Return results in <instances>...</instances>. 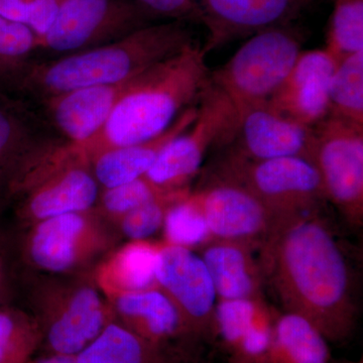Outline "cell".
Returning a JSON list of instances; mask_svg holds the SVG:
<instances>
[{"label": "cell", "instance_id": "cell-26", "mask_svg": "<svg viewBox=\"0 0 363 363\" xmlns=\"http://www.w3.org/2000/svg\"><path fill=\"white\" fill-rule=\"evenodd\" d=\"M330 113L363 125V51L338 62L329 90Z\"/></svg>", "mask_w": 363, "mask_h": 363}, {"label": "cell", "instance_id": "cell-1", "mask_svg": "<svg viewBox=\"0 0 363 363\" xmlns=\"http://www.w3.org/2000/svg\"><path fill=\"white\" fill-rule=\"evenodd\" d=\"M267 264L286 312L307 318L330 340L357 319L352 274L330 227L315 212L279 222L267 238Z\"/></svg>", "mask_w": 363, "mask_h": 363}, {"label": "cell", "instance_id": "cell-6", "mask_svg": "<svg viewBox=\"0 0 363 363\" xmlns=\"http://www.w3.org/2000/svg\"><path fill=\"white\" fill-rule=\"evenodd\" d=\"M213 177L247 189L281 220L315 212L326 200L316 166L304 157L252 161L226 150Z\"/></svg>", "mask_w": 363, "mask_h": 363}, {"label": "cell", "instance_id": "cell-18", "mask_svg": "<svg viewBox=\"0 0 363 363\" xmlns=\"http://www.w3.org/2000/svg\"><path fill=\"white\" fill-rule=\"evenodd\" d=\"M130 81L80 88L33 105L69 145H80L104 128Z\"/></svg>", "mask_w": 363, "mask_h": 363}, {"label": "cell", "instance_id": "cell-25", "mask_svg": "<svg viewBox=\"0 0 363 363\" xmlns=\"http://www.w3.org/2000/svg\"><path fill=\"white\" fill-rule=\"evenodd\" d=\"M37 51V35L28 26L0 16V93L18 96Z\"/></svg>", "mask_w": 363, "mask_h": 363}, {"label": "cell", "instance_id": "cell-5", "mask_svg": "<svg viewBox=\"0 0 363 363\" xmlns=\"http://www.w3.org/2000/svg\"><path fill=\"white\" fill-rule=\"evenodd\" d=\"M138 0H63L50 30L38 40L49 59L94 49L159 23Z\"/></svg>", "mask_w": 363, "mask_h": 363}, {"label": "cell", "instance_id": "cell-34", "mask_svg": "<svg viewBox=\"0 0 363 363\" xmlns=\"http://www.w3.org/2000/svg\"><path fill=\"white\" fill-rule=\"evenodd\" d=\"M63 0H33L26 26L37 35L38 40L50 30Z\"/></svg>", "mask_w": 363, "mask_h": 363}, {"label": "cell", "instance_id": "cell-3", "mask_svg": "<svg viewBox=\"0 0 363 363\" xmlns=\"http://www.w3.org/2000/svg\"><path fill=\"white\" fill-rule=\"evenodd\" d=\"M191 23L164 21L116 40L59 58L35 60L18 97L32 104L91 86L128 82L194 44Z\"/></svg>", "mask_w": 363, "mask_h": 363}, {"label": "cell", "instance_id": "cell-27", "mask_svg": "<svg viewBox=\"0 0 363 363\" xmlns=\"http://www.w3.org/2000/svg\"><path fill=\"white\" fill-rule=\"evenodd\" d=\"M162 227L167 245L192 248L211 238L197 192L189 191L177 199L167 211Z\"/></svg>", "mask_w": 363, "mask_h": 363}, {"label": "cell", "instance_id": "cell-28", "mask_svg": "<svg viewBox=\"0 0 363 363\" xmlns=\"http://www.w3.org/2000/svg\"><path fill=\"white\" fill-rule=\"evenodd\" d=\"M42 339L37 319L0 307V363L30 362Z\"/></svg>", "mask_w": 363, "mask_h": 363}, {"label": "cell", "instance_id": "cell-17", "mask_svg": "<svg viewBox=\"0 0 363 363\" xmlns=\"http://www.w3.org/2000/svg\"><path fill=\"white\" fill-rule=\"evenodd\" d=\"M337 62L326 49L302 51L269 104L293 121L314 128L330 113V82Z\"/></svg>", "mask_w": 363, "mask_h": 363}, {"label": "cell", "instance_id": "cell-24", "mask_svg": "<svg viewBox=\"0 0 363 363\" xmlns=\"http://www.w3.org/2000/svg\"><path fill=\"white\" fill-rule=\"evenodd\" d=\"M271 351L281 363H329L326 338L307 318L286 312L272 333Z\"/></svg>", "mask_w": 363, "mask_h": 363}, {"label": "cell", "instance_id": "cell-12", "mask_svg": "<svg viewBox=\"0 0 363 363\" xmlns=\"http://www.w3.org/2000/svg\"><path fill=\"white\" fill-rule=\"evenodd\" d=\"M157 284L178 308L188 330L216 327V292L201 255L191 248L162 245L157 252Z\"/></svg>", "mask_w": 363, "mask_h": 363}, {"label": "cell", "instance_id": "cell-7", "mask_svg": "<svg viewBox=\"0 0 363 363\" xmlns=\"http://www.w3.org/2000/svg\"><path fill=\"white\" fill-rule=\"evenodd\" d=\"M238 119L228 98L209 83L198 101L194 123L162 150L145 178L166 193L188 190L208 150L230 143Z\"/></svg>", "mask_w": 363, "mask_h": 363}, {"label": "cell", "instance_id": "cell-11", "mask_svg": "<svg viewBox=\"0 0 363 363\" xmlns=\"http://www.w3.org/2000/svg\"><path fill=\"white\" fill-rule=\"evenodd\" d=\"M111 242L99 215L92 209L35 222L26 238V252L39 269L65 272L94 259Z\"/></svg>", "mask_w": 363, "mask_h": 363}, {"label": "cell", "instance_id": "cell-35", "mask_svg": "<svg viewBox=\"0 0 363 363\" xmlns=\"http://www.w3.org/2000/svg\"><path fill=\"white\" fill-rule=\"evenodd\" d=\"M272 333L269 327L255 323L243 336L238 350L245 357L259 358L271 352Z\"/></svg>", "mask_w": 363, "mask_h": 363}, {"label": "cell", "instance_id": "cell-32", "mask_svg": "<svg viewBox=\"0 0 363 363\" xmlns=\"http://www.w3.org/2000/svg\"><path fill=\"white\" fill-rule=\"evenodd\" d=\"M257 300H219L215 307V324L224 341L238 350L243 336L257 323Z\"/></svg>", "mask_w": 363, "mask_h": 363}, {"label": "cell", "instance_id": "cell-33", "mask_svg": "<svg viewBox=\"0 0 363 363\" xmlns=\"http://www.w3.org/2000/svg\"><path fill=\"white\" fill-rule=\"evenodd\" d=\"M145 9L162 21L201 23L199 9L195 0H138Z\"/></svg>", "mask_w": 363, "mask_h": 363}, {"label": "cell", "instance_id": "cell-38", "mask_svg": "<svg viewBox=\"0 0 363 363\" xmlns=\"http://www.w3.org/2000/svg\"><path fill=\"white\" fill-rule=\"evenodd\" d=\"M4 264H2L1 257H0V292H1L2 286H4Z\"/></svg>", "mask_w": 363, "mask_h": 363}, {"label": "cell", "instance_id": "cell-22", "mask_svg": "<svg viewBox=\"0 0 363 363\" xmlns=\"http://www.w3.org/2000/svg\"><path fill=\"white\" fill-rule=\"evenodd\" d=\"M161 245L130 240L111 253L95 272V283L105 298L157 286V259Z\"/></svg>", "mask_w": 363, "mask_h": 363}, {"label": "cell", "instance_id": "cell-13", "mask_svg": "<svg viewBox=\"0 0 363 363\" xmlns=\"http://www.w3.org/2000/svg\"><path fill=\"white\" fill-rule=\"evenodd\" d=\"M314 140V128L293 121L264 102L238 114L235 131L225 147L252 161L298 157L313 162Z\"/></svg>", "mask_w": 363, "mask_h": 363}, {"label": "cell", "instance_id": "cell-14", "mask_svg": "<svg viewBox=\"0 0 363 363\" xmlns=\"http://www.w3.org/2000/svg\"><path fill=\"white\" fill-rule=\"evenodd\" d=\"M206 28L205 54L233 40L292 25L312 0H195Z\"/></svg>", "mask_w": 363, "mask_h": 363}, {"label": "cell", "instance_id": "cell-21", "mask_svg": "<svg viewBox=\"0 0 363 363\" xmlns=\"http://www.w3.org/2000/svg\"><path fill=\"white\" fill-rule=\"evenodd\" d=\"M201 257L219 300H257L259 269L245 241L215 240L204 247Z\"/></svg>", "mask_w": 363, "mask_h": 363}, {"label": "cell", "instance_id": "cell-15", "mask_svg": "<svg viewBox=\"0 0 363 363\" xmlns=\"http://www.w3.org/2000/svg\"><path fill=\"white\" fill-rule=\"evenodd\" d=\"M197 194L214 240L248 242L269 238L283 221L257 196L233 182L212 177Z\"/></svg>", "mask_w": 363, "mask_h": 363}, {"label": "cell", "instance_id": "cell-23", "mask_svg": "<svg viewBox=\"0 0 363 363\" xmlns=\"http://www.w3.org/2000/svg\"><path fill=\"white\" fill-rule=\"evenodd\" d=\"M76 359L78 363H167L159 344L140 337L116 320Z\"/></svg>", "mask_w": 363, "mask_h": 363}, {"label": "cell", "instance_id": "cell-19", "mask_svg": "<svg viewBox=\"0 0 363 363\" xmlns=\"http://www.w3.org/2000/svg\"><path fill=\"white\" fill-rule=\"evenodd\" d=\"M196 116L197 105L186 109L168 130L152 140L106 150L91 157V169L100 187H116L142 178L162 150L194 123Z\"/></svg>", "mask_w": 363, "mask_h": 363}, {"label": "cell", "instance_id": "cell-30", "mask_svg": "<svg viewBox=\"0 0 363 363\" xmlns=\"http://www.w3.org/2000/svg\"><path fill=\"white\" fill-rule=\"evenodd\" d=\"M164 194L168 193L160 190L143 176L123 185L102 189L97 204L100 213L116 222L131 210Z\"/></svg>", "mask_w": 363, "mask_h": 363}, {"label": "cell", "instance_id": "cell-2", "mask_svg": "<svg viewBox=\"0 0 363 363\" xmlns=\"http://www.w3.org/2000/svg\"><path fill=\"white\" fill-rule=\"evenodd\" d=\"M202 45L194 43L128 83L104 128L92 140L71 145L88 160L99 152L161 135L210 83Z\"/></svg>", "mask_w": 363, "mask_h": 363}, {"label": "cell", "instance_id": "cell-10", "mask_svg": "<svg viewBox=\"0 0 363 363\" xmlns=\"http://www.w3.org/2000/svg\"><path fill=\"white\" fill-rule=\"evenodd\" d=\"M40 309V330L52 354L77 357L114 320L104 294L86 284L52 290Z\"/></svg>", "mask_w": 363, "mask_h": 363}, {"label": "cell", "instance_id": "cell-16", "mask_svg": "<svg viewBox=\"0 0 363 363\" xmlns=\"http://www.w3.org/2000/svg\"><path fill=\"white\" fill-rule=\"evenodd\" d=\"M70 157L58 169L21 196L20 213L26 221L39 222L61 215L92 210L101 187L89 160L70 145Z\"/></svg>", "mask_w": 363, "mask_h": 363}, {"label": "cell", "instance_id": "cell-8", "mask_svg": "<svg viewBox=\"0 0 363 363\" xmlns=\"http://www.w3.org/2000/svg\"><path fill=\"white\" fill-rule=\"evenodd\" d=\"M65 140L35 105L0 93V206L18 197Z\"/></svg>", "mask_w": 363, "mask_h": 363}, {"label": "cell", "instance_id": "cell-36", "mask_svg": "<svg viewBox=\"0 0 363 363\" xmlns=\"http://www.w3.org/2000/svg\"><path fill=\"white\" fill-rule=\"evenodd\" d=\"M33 0H0V16L26 26Z\"/></svg>", "mask_w": 363, "mask_h": 363}, {"label": "cell", "instance_id": "cell-37", "mask_svg": "<svg viewBox=\"0 0 363 363\" xmlns=\"http://www.w3.org/2000/svg\"><path fill=\"white\" fill-rule=\"evenodd\" d=\"M28 363H78L76 357L68 355L52 354L51 357L30 360Z\"/></svg>", "mask_w": 363, "mask_h": 363}, {"label": "cell", "instance_id": "cell-31", "mask_svg": "<svg viewBox=\"0 0 363 363\" xmlns=\"http://www.w3.org/2000/svg\"><path fill=\"white\" fill-rule=\"evenodd\" d=\"M187 192L168 193L131 210L116 221L121 233L130 240H147L164 225L169 206Z\"/></svg>", "mask_w": 363, "mask_h": 363}, {"label": "cell", "instance_id": "cell-20", "mask_svg": "<svg viewBox=\"0 0 363 363\" xmlns=\"http://www.w3.org/2000/svg\"><path fill=\"white\" fill-rule=\"evenodd\" d=\"M114 320L140 337L159 344L188 330L178 308L159 286L106 298Z\"/></svg>", "mask_w": 363, "mask_h": 363}, {"label": "cell", "instance_id": "cell-4", "mask_svg": "<svg viewBox=\"0 0 363 363\" xmlns=\"http://www.w3.org/2000/svg\"><path fill=\"white\" fill-rule=\"evenodd\" d=\"M304 33L293 25L255 33L233 57L210 73V83L221 91L240 114L269 101L285 82L303 51Z\"/></svg>", "mask_w": 363, "mask_h": 363}, {"label": "cell", "instance_id": "cell-29", "mask_svg": "<svg viewBox=\"0 0 363 363\" xmlns=\"http://www.w3.org/2000/svg\"><path fill=\"white\" fill-rule=\"evenodd\" d=\"M324 49L337 63L363 51V0H334Z\"/></svg>", "mask_w": 363, "mask_h": 363}, {"label": "cell", "instance_id": "cell-9", "mask_svg": "<svg viewBox=\"0 0 363 363\" xmlns=\"http://www.w3.org/2000/svg\"><path fill=\"white\" fill-rule=\"evenodd\" d=\"M313 162L325 198L347 221L363 220V125L328 116L314 126Z\"/></svg>", "mask_w": 363, "mask_h": 363}]
</instances>
